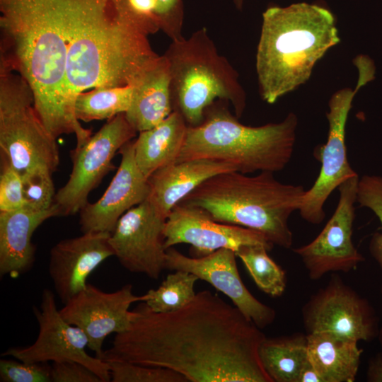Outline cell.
Returning <instances> with one entry per match:
<instances>
[{"instance_id": "4", "label": "cell", "mask_w": 382, "mask_h": 382, "mask_svg": "<svg viewBox=\"0 0 382 382\" xmlns=\"http://www.w3.org/2000/svg\"><path fill=\"white\" fill-rule=\"evenodd\" d=\"M298 119L289 113L279 122L244 125L220 103L204 111L203 121L188 126L177 162L209 159L233 166L244 174L282 170L291 161Z\"/></svg>"}, {"instance_id": "13", "label": "cell", "mask_w": 382, "mask_h": 382, "mask_svg": "<svg viewBox=\"0 0 382 382\" xmlns=\"http://www.w3.org/2000/svg\"><path fill=\"white\" fill-rule=\"evenodd\" d=\"M149 297L147 293L135 295L129 284L112 292L103 291L88 284L64 304L59 313L65 320L84 332L88 340V347L100 359L105 338L130 327L134 316V310H129L130 306L138 301L145 302Z\"/></svg>"}, {"instance_id": "12", "label": "cell", "mask_w": 382, "mask_h": 382, "mask_svg": "<svg viewBox=\"0 0 382 382\" xmlns=\"http://www.w3.org/2000/svg\"><path fill=\"white\" fill-rule=\"evenodd\" d=\"M166 219L148 199L120 217L110 233V243L125 269L150 279L159 278L166 269Z\"/></svg>"}, {"instance_id": "25", "label": "cell", "mask_w": 382, "mask_h": 382, "mask_svg": "<svg viewBox=\"0 0 382 382\" xmlns=\"http://www.w3.org/2000/svg\"><path fill=\"white\" fill-rule=\"evenodd\" d=\"M268 251L262 245H248L241 247L236 254L259 289L270 296L279 297L286 289V272L268 255Z\"/></svg>"}, {"instance_id": "15", "label": "cell", "mask_w": 382, "mask_h": 382, "mask_svg": "<svg viewBox=\"0 0 382 382\" xmlns=\"http://www.w3.org/2000/svg\"><path fill=\"white\" fill-rule=\"evenodd\" d=\"M167 250L175 245L189 244L201 257L222 248L236 252L241 247L274 245L261 233L214 220L203 209L180 202L168 214L164 228Z\"/></svg>"}, {"instance_id": "16", "label": "cell", "mask_w": 382, "mask_h": 382, "mask_svg": "<svg viewBox=\"0 0 382 382\" xmlns=\"http://www.w3.org/2000/svg\"><path fill=\"white\" fill-rule=\"evenodd\" d=\"M118 153L120 163L107 190L98 201L88 202L79 212L82 233H111L120 217L149 195L148 179L136 163L134 141L126 143Z\"/></svg>"}, {"instance_id": "23", "label": "cell", "mask_w": 382, "mask_h": 382, "mask_svg": "<svg viewBox=\"0 0 382 382\" xmlns=\"http://www.w3.org/2000/svg\"><path fill=\"white\" fill-rule=\"evenodd\" d=\"M259 357L272 382H298L308 361L306 334L266 337L260 345Z\"/></svg>"}, {"instance_id": "34", "label": "cell", "mask_w": 382, "mask_h": 382, "mask_svg": "<svg viewBox=\"0 0 382 382\" xmlns=\"http://www.w3.org/2000/svg\"><path fill=\"white\" fill-rule=\"evenodd\" d=\"M366 381L382 382V352L369 359L366 371Z\"/></svg>"}, {"instance_id": "9", "label": "cell", "mask_w": 382, "mask_h": 382, "mask_svg": "<svg viewBox=\"0 0 382 382\" xmlns=\"http://www.w3.org/2000/svg\"><path fill=\"white\" fill-rule=\"evenodd\" d=\"M301 314L306 334L329 332L357 342H370L378 335V318L373 306L336 272L310 296Z\"/></svg>"}, {"instance_id": "17", "label": "cell", "mask_w": 382, "mask_h": 382, "mask_svg": "<svg viewBox=\"0 0 382 382\" xmlns=\"http://www.w3.org/2000/svg\"><path fill=\"white\" fill-rule=\"evenodd\" d=\"M110 233L87 232L63 239L50 250L48 272L56 294L65 304L88 284L89 275L114 256Z\"/></svg>"}, {"instance_id": "5", "label": "cell", "mask_w": 382, "mask_h": 382, "mask_svg": "<svg viewBox=\"0 0 382 382\" xmlns=\"http://www.w3.org/2000/svg\"><path fill=\"white\" fill-rule=\"evenodd\" d=\"M163 55L170 66L173 110L182 114L188 126L199 125L216 99L230 102L236 116L242 115L246 94L238 74L219 53L205 28L172 40Z\"/></svg>"}, {"instance_id": "37", "label": "cell", "mask_w": 382, "mask_h": 382, "mask_svg": "<svg viewBox=\"0 0 382 382\" xmlns=\"http://www.w3.org/2000/svg\"><path fill=\"white\" fill-rule=\"evenodd\" d=\"M236 8L241 10L243 8L244 0H233Z\"/></svg>"}, {"instance_id": "32", "label": "cell", "mask_w": 382, "mask_h": 382, "mask_svg": "<svg viewBox=\"0 0 382 382\" xmlns=\"http://www.w3.org/2000/svg\"><path fill=\"white\" fill-rule=\"evenodd\" d=\"M154 14L160 28L172 40L183 37L181 33L184 18L182 0H156Z\"/></svg>"}, {"instance_id": "24", "label": "cell", "mask_w": 382, "mask_h": 382, "mask_svg": "<svg viewBox=\"0 0 382 382\" xmlns=\"http://www.w3.org/2000/svg\"><path fill=\"white\" fill-rule=\"evenodd\" d=\"M134 83L118 87H100L81 93L76 98L74 113L79 121L110 120L125 113L130 107Z\"/></svg>"}, {"instance_id": "36", "label": "cell", "mask_w": 382, "mask_h": 382, "mask_svg": "<svg viewBox=\"0 0 382 382\" xmlns=\"http://www.w3.org/2000/svg\"><path fill=\"white\" fill-rule=\"evenodd\" d=\"M298 382H323L322 378L309 359L302 368Z\"/></svg>"}, {"instance_id": "21", "label": "cell", "mask_w": 382, "mask_h": 382, "mask_svg": "<svg viewBox=\"0 0 382 382\" xmlns=\"http://www.w3.org/2000/svg\"><path fill=\"white\" fill-rule=\"evenodd\" d=\"M188 125L182 114L173 112L154 127L139 132L134 141L136 163L148 179L158 169L176 163Z\"/></svg>"}, {"instance_id": "14", "label": "cell", "mask_w": 382, "mask_h": 382, "mask_svg": "<svg viewBox=\"0 0 382 382\" xmlns=\"http://www.w3.org/2000/svg\"><path fill=\"white\" fill-rule=\"evenodd\" d=\"M236 257V252L228 248L201 257H189L171 247L166 250V269L186 271L210 284L225 294L248 319L264 329L273 323L276 311L247 289L239 274Z\"/></svg>"}, {"instance_id": "22", "label": "cell", "mask_w": 382, "mask_h": 382, "mask_svg": "<svg viewBox=\"0 0 382 382\" xmlns=\"http://www.w3.org/2000/svg\"><path fill=\"white\" fill-rule=\"evenodd\" d=\"M306 336L308 359L323 382L355 381L363 352L357 341L329 332Z\"/></svg>"}, {"instance_id": "18", "label": "cell", "mask_w": 382, "mask_h": 382, "mask_svg": "<svg viewBox=\"0 0 382 382\" xmlns=\"http://www.w3.org/2000/svg\"><path fill=\"white\" fill-rule=\"evenodd\" d=\"M59 216L54 203L45 210L21 209L0 212V275L17 277L29 271L35 259V231L46 220Z\"/></svg>"}, {"instance_id": "35", "label": "cell", "mask_w": 382, "mask_h": 382, "mask_svg": "<svg viewBox=\"0 0 382 382\" xmlns=\"http://www.w3.org/2000/svg\"><path fill=\"white\" fill-rule=\"evenodd\" d=\"M129 2L136 13L145 16L156 18L154 14L156 0H129Z\"/></svg>"}, {"instance_id": "29", "label": "cell", "mask_w": 382, "mask_h": 382, "mask_svg": "<svg viewBox=\"0 0 382 382\" xmlns=\"http://www.w3.org/2000/svg\"><path fill=\"white\" fill-rule=\"evenodd\" d=\"M52 174L48 170L38 169L21 175L24 207L35 210H45L52 206L56 194Z\"/></svg>"}, {"instance_id": "1", "label": "cell", "mask_w": 382, "mask_h": 382, "mask_svg": "<svg viewBox=\"0 0 382 382\" xmlns=\"http://www.w3.org/2000/svg\"><path fill=\"white\" fill-rule=\"evenodd\" d=\"M134 311L102 360L169 369L187 382H272L259 357L265 335L211 291L173 311L154 312L144 301Z\"/></svg>"}, {"instance_id": "11", "label": "cell", "mask_w": 382, "mask_h": 382, "mask_svg": "<svg viewBox=\"0 0 382 382\" xmlns=\"http://www.w3.org/2000/svg\"><path fill=\"white\" fill-rule=\"evenodd\" d=\"M359 179L355 175L337 187L336 209L323 230L310 243L293 249L312 280L329 272H349L364 261L352 241Z\"/></svg>"}, {"instance_id": "6", "label": "cell", "mask_w": 382, "mask_h": 382, "mask_svg": "<svg viewBox=\"0 0 382 382\" xmlns=\"http://www.w3.org/2000/svg\"><path fill=\"white\" fill-rule=\"evenodd\" d=\"M0 57L1 155L21 175L38 169L53 173L59 164L56 139L37 113L28 83Z\"/></svg>"}, {"instance_id": "10", "label": "cell", "mask_w": 382, "mask_h": 382, "mask_svg": "<svg viewBox=\"0 0 382 382\" xmlns=\"http://www.w3.org/2000/svg\"><path fill=\"white\" fill-rule=\"evenodd\" d=\"M33 313L39 325L35 342L25 347L9 348L1 357H12L28 363L76 361L96 373L102 382L111 381L108 364L86 352L88 337L82 330L62 316L50 289L42 290L40 306L33 307Z\"/></svg>"}, {"instance_id": "3", "label": "cell", "mask_w": 382, "mask_h": 382, "mask_svg": "<svg viewBox=\"0 0 382 382\" xmlns=\"http://www.w3.org/2000/svg\"><path fill=\"white\" fill-rule=\"evenodd\" d=\"M305 193L302 185L281 183L274 173L228 171L209 178L180 202L203 209L216 221L260 232L288 249L293 243L289 220Z\"/></svg>"}, {"instance_id": "2", "label": "cell", "mask_w": 382, "mask_h": 382, "mask_svg": "<svg viewBox=\"0 0 382 382\" xmlns=\"http://www.w3.org/2000/svg\"><path fill=\"white\" fill-rule=\"evenodd\" d=\"M340 41L334 16L321 6L301 2L267 8L256 53L262 99L273 104L306 83L316 62Z\"/></svg>"}, {"instance_id": "27", "label": "cell", "mask_w": 382, "mask_h": 382, "mask_svg": "<svg viewBox=\"0 0 382 382\" xmlns=\"http://www.w3.org/2000/svg\"><path fill=\"white\" fill-rule=\"evenodd\" d=\"M357 202L371 209L381 224V232H375L369 242V251L382 270V175H364L359 179ZM382 296V286L381 289Z\"/></svg>"}, {"instance_id": "38", "label": "cell", "mask_w": 382, "mask_h": 382, "mask_svg": "<svg viewBox=\"0 0 382 382\" xmlns=\"http://www.w3.org/2000/svg\"><path fill=\"white\" fill-rule=\"evenodd\" d=\"M377 338H378L379 344H380V345H381V347L382 348V323L380 325L378 335Z\"/></svg>"}, {"instance_id": "7", "label": "cell", "mask_w": 382, "mask_h": 382, "mask_svg": "<svg viewBox=\"0 0 382 382\" xmlns=\"http://www.w3.org/2000/svg\"><path fill=\"white\" fill-rule=\"evenodd\" d=\"M354 63L359 71L357 84L354 89L345 88L336 91L328 101L327 141L313 152L321 165L319 175L312 187L306 190L299 209L303 219L312 224H320L325 219L324 205L331 193L346 180L358 175L347 158L346 124L355 95L374 79L375 66L366 55L358 56Z\"/></svg>"}, {"instance_id": "26", "label": "cell", "mask_w": 382, "mask_h": 382, "mask_svg": "<svg viewBox=\"0 0 382 382\" xmlns=\"http://www.w3.org/2000/svg\"><path fill=\"white\" fill-rule=\"evenodd\" d=\"M199 280L195 274L175 270L167 275L156 289H149L145 303L154 312L167 313L178 310L195 296V285Z\"/></svg>"}, {"instance_id": "19", "label": "cell", "mask_w": 382, "mask_h": 382, "mask_svg": "<svg viewBox=\"0 0 382 382\" xmlns=\"http://www.w3.org/2000/svg\"><path fill=\"white\" fill-rule=\"evenodd\" d=\"M236 171L228 163L209 159L176 162L156 170L149 178L148 199L166 218L175 206L201 183L217 174Z\"/></svg>"}, {"instance_id": "8", "label": "cell", "mask_w": 382, "mask_h": 382, "mask_svg": "<svg viewBox=\"0 0 382 382\" xmlns=\"http://www.w3.org/2000/svg\"><path fill=\"white\" fill-rule=\"evenodd\" d=\"M137 132L120 113L108 122L81 146L71 151L73 166L67 182L55 194L59 216L74 215L88 203L90 192L114 169L112 159Z\"/></svg>"}, {"instance_id": "31", "label": "cell", "mask_w": 382, "mask_h": 382, "mask_svg": "<svg viewBox=\"0 0 382 382\" xmlns=\"http://www.w3.org/2000/svg\"><path fill=\"white\" fill-rule=\"evenodd\" d=\"M1 382H51V366L21 360H0Z\"/></svg>"}, {"instance_id": "20", "label": "cell", "mask_w": 382, "mask_h": 382, "mask_svg": "<svg viewBox=\"0 0 382 382\" xmlns=\"http://www.w3.org/2000/svg\"><path fill=\"white\" fill-rule=\"evenodd\" d=\"M173 110L170 72L164 55H158L134 83V93L125 116L137 132L150 129Z\"/></svg>"}, {"instance_id": "28", "label": "cell", "mask_w": 382, "mask_h": 382, "mask_svg": "<svg viewBox=\"0 0 382 382\" xmlns=\"http://www.w3.org/2000/svg\"><path fill=\"white\" fill-rule=\"evenodd\" d=\"M107 363L111 382H187L181 374L163 367L123 361Z\"/></svg>"}, {"instance_id": "33", "label": "cell", "mask_w": 382, "mask_h": 382, "mask_svg": "<svg viewBox=\"0 0 382 382\" xmlns=\"http://www.w3.org/2000/svg\"><path fill=\"white\" fill-rule=\"evenodd\" d=\"M51 380L52 382H102L87 366L70 360L52 362Z\"/></svg>"}, {"instance_id": "30", "label": "cell", "mask_w": 382, "mask_h": 382, "mask_svg": "<svg viewBox=\"0 0 382 382\" xmlns=\"http://www.w3.org/2000/svg\"><path fill=\"white\" fill-rule=\"evenodd\" d=\"M0 212H10L25 206L21 175L1 155Z\"/></svg>"}]
</instances>
